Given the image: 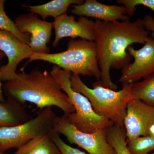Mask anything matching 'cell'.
I'll list each match as a JSON object with an SVG mask.
<instances>
[{
    "label": "cell",
    "mask_w": 154,
    "mask_h": 154,
    "mask_svg": "<svg viewBox=\"0 0 154 154\" xmlns=\"http://www.w3.org/2000/svg\"><path fill=\"white\" fill-rule=\"evenodd\" d=\"M144 26L146 30L151 33V35L154 38V19L151 15H146L143 19Z\"/></svg>",
    "instance_id": "603a6c76"
},
{
    "label": "cell",
    "mask_w": 154,
    "mask_h": 154,
    "mask_svg": "<svg viewBox=\"0 0 154 154\" xmlns=\"http://www.w3.org/2000/svg\"><path fill=\"white\" fill-rule=\"evenodd\" d=\"M51 137L58 148L61 154H87L79 149L75 148L65 143L61 138L60 134L53 131L50 134Z\"/></svg>",
    "instance_id": "7402d4cb"
},
{
    "label": "cell",
    "mask_w": 154,
    "mask_h": 154,
    "mask_svg": "<svg viewBox=\"0 0 154 154\" xmlns=\"http://www.w3.org/2000/svg\"><path fill=\"white\" fill-rule=\"evenodd\" d=\"M54 28L55 30V38L52 46H57L63 38L71 37L75 38L80 37L89 41H94V22L86 18L80 17L78 21L74 17L63 14L54 19Z\"/></svg>",
    "instance_id": "7c38bea8"
},
{
    "label": "cell",
    "mask_w": 154,
    "mask_h": 154,
    "mask_svg": "<svg viewBox=\"0 0 154 154\" xmlns=\"http://www.w3.org/2000/svg\"><path fill=\"white\" fill-rule=\"evenodd\" d=\"M3 59V57H0V102H4L6 101L4 96V92H3V85L2 83V80L1 78V62Z\"/></svg>",
    "instance_id": "cb8c5ba5"
},
{
    "label": "cell",
    "mask_w": 154,
    "mask_h": 154,
    "mask_svg": "<svg viewBox=\"0 0 154 154\" xmlns=\"http://www.w3.org/2000/svg\"><path fill=\"white\" fill-rule=\"evenodd\" d=\"M154 154V153H153V154Z\"/></svg>",
    "instance_id": "83f0119b"
},
{
    "label": "cell",
    "mask_w": 154,
    "mask_h": 154,
    "mask_svg": "<svg viewBox=\"0 0 154 154\" xmlns=\"http://www.w3.org/2000/svg\"><path fill=\"white\" fill-rule=\"evenodd\" d=\"M107 140L117 154H130L126 146V135L124 127L113 125L107 129Z\"/></svg>",
    "instance_id": "ac0fdd59"
},
{
    "label": "cell",
    "mask_w": 154,
    "mask_h": 154,
    "mask_svg": "<svg viewBox=\"0 0 154 154\" xmlns=\"http://www.w3.org/2000/svg\"><path fill=\"white\" fill-rule=\"evenodd\" d=\"M83 2L84 1L82 0H53L43 5H22L21 6L27 9L30 13L40 15L42 20L45 21L48 17H51L55 19L66 14L68 9L71 5H81Z\"/></svg>",
    "instance_id": "9a60e30c"
},
{
    "label": "cell",
    "mask_w": 154,
    "mask_h": 154,
    "mask_svg": "<svg viewBox=\"0 0 154 154\" xmlns=\"http://www.w3.org/2000/svg\"><path fill=\"white\" fill-rule=\"evenodd\" d=\"M5 54H4L2 52V51H0V57L4 58V57H5Z\"/></svg>",
    "instance_id": "d4e9b609"
},
{
    "label": "cell",
    "mask_w": 154,
    "mask_h": 154,
    "mask_svg": "<svg viewBox=\"0 0 154 154\" xmlns=\"http://www.w3.org/2000/svg\"><path fill=\"white\" fill-rule=\"evenodd\" d=\"M5 0H0V30H7L14 34L22 42L29 45L30 36L29 33H22L17 29L15 22L6 14L5 9Z\"/></svg>",
    "instance_id": "d6986e66"
},
{
    "label": "cell",
    "mask_w": 154,
    "mask_h": 154,
    "mask_svg": "<svg viewBox=\"0 0 154 154\" xmlns=\"http://www.w3.org/2000/svg\"><path fill=\"white\" fill-rule=\"evenodd\" d=\"M50 73L68 96L74 107V113L66 115L69 121L78 129L83 132L91 133L113 125L112 122L95 112L87 97L72 89L70 72L54 65Z\"/></svg>",
    "instance_id": "5b68a950"
},
{
    "label": "cell",
    "mask_w": 154,
    "mask_h": 154,
    "mask_svg": "<svg viewBox=\"0 0 154 154\" xmlns=\"http://www.w3.org/2000/svg\"><path fill=\"white\" fill-rule=\"evenodd\" d=\"M14 22L21 33L30 34L29 46L33 53H49L47 44L52 35L53 22L41 20L36 14L32 13L19 15L16 17Z\"/></svg>",
    "instance_id": "ba28073f"
},
{
    "label": "cell",
    "mask_w": 154,
    "mask_h": 154,
    "mask_svg": "<svg viewBox=\"0 0 154 154\" xmlns=\"http://www.w3.org/2000/svg\"><path fill=\"white\" fill-rule=\"evenodd\" d=\"M117 2L124 6L129 17L134 15L136 7L139 5L146 7L154 12V0H118Z\"/></svg>",
    "instance_id": "44dd1931"
},
{
    "label": "cell",
    "mask_w": 154,
    "mask_h": 154,
    "mask_svg": "<svg viewBox=\"0 0 154 154\" xmlns=\"http://www.w3.org/2000/svg\"><path fill=\"white\" fill-rule=\"evenodd\" d=\"M29 119L23 104L11 99L0 102V127L18 125Z\"/></svg>",
    "instance_id": "5bb4252c"
},
{
    "label": "cell",
    "mask_w": 154,
    "mask_h": 154,
    "mask_svg": "<svg viewBox=\"0 0 154 154\" xmlns=\"http://www.w3.org/2000/svg\"><path fill=\"white\" fill-rule=\"evenodd\" d=\"M0 154H3V153H0Z\"/></svg>",
    "instance_id": "4316f807"
},
{
    "label": "cell",
    "mask_w": 154,
    "mask_h": 154,
    "mask_svg": "<svg viewBox=\"0 0 154 154\" xmlns=\"http://www.w3.org/2000/svg\"><path fill=\"white\" fill-rule=\"evenodd\" d=\"M36 60L53 64L72 75L94 77L98 81L101 78L97 47L94 41L72 38L68 42L66 50L47 54L33 53L25 65Z\"/></svg>",
    "instance_id": "277c9868"
},
{
    "label": "cell",
    "mask_w": 154,
    "mask_h": 154,
    "mask_svg": "<svg viewBox=\"0 0 154 154\" xmlns=\"http://www.w3.org/2000/svg\"><path fill=\"white\" fill-rule=\"evenodd\" d=\"M3 90L8 99L23 105L30 102L41 109L55 106L67 115L75 111L68 96L46 70L42 71L36 68L29 72L21 70L15 79L5 82Z\"/></svg>",
    "instance_id": "7a4b0ae2"
},
{
    "label": "cell",
    "mask_w": 154,
    "mask_h": 154,
    "mask_svg": "<svg viewBox=\"0 0 154 154\" xmlns=\"http://www.w3.org/2000/svg\"><path fill=\"white\" fill-rule=\"evenodd\" d=\"M56 117L51 107H46L22 124L0 127V152L18 149L34 138L50 134Z\"/></svg>",
    "instance_id": "8992f818"
},
{
    "label": "cell",
    "mask_w": 154,
    "mask_h": 154,
    "mask_svg": "<svg viewBox=\"0 0 154 154\" xmlns=\"http://www.w3.org/2000/svg\"><path fill=\"white\" fill-rule=\"evenodd\" d=\"M132 91L135 98L154 107V74L142 82L133 83Z\"/></svg>",
    "instance_id": "e0dca14e"
},
{
    "label": "cell",
    "mask_w": 154,
    "mask_h": 154,
    "mask_svg": "<svg viewBox=\"0 0 154 154\" xmlns=\"http://www.w3.org/2000/svg\"><path fill=\"white\" fill-rule=\"evenodd\" d=\"M72 14L80 17H92L105 22L129 20L123 6L107 5L96 0H86L81 5H73Z\"/></svg>",
    "instance_id": "4fadbf2b"
},
{
    "label": "cell",
    "mask_w": 154,
    "mask_h": 154,
    "mask_svg": "<svg viewBox=\"0 0 154 154\" xmlns=\"http://www.w3.org/2000/svg\"><path fill=\"white\" fill-rule=\"evenodd\" d=\"M154 125V107L134 98L127 105L124 127L126 140L138 137L149 136L151 128Z\"/></svg>",
    "instance_id": "8fae6325"
},
{
    "label": "cell",
    "mask_w": 154,
    "mask_h": 154,
    "mask_svg": "<svg viewBox=\"0 0 154 154\" xmlns=\"http://www.w3.org/2000/svg\"><path fill=\"white\" fill-rule=\"evenodd\" d=\"M127 51L134 58V61L122 69L119 80L122 85L135 83L154 74L153 38L149 37L143 47L139 49L129 46Z\"/></svg>",
    "instance_id": "9c48e42d"
},
{
    "label": "cell",
    "mask_w": 154,
    "mask_h": 154,
    "mask_svg": "<svg viewBox=\"0 0 154 154\" xmlns=\"http://www.w3.org/2000/svg\"><path fill=\"white\" fill-rule=\"evenodd\" d=\"M0 153H2L1 152H0Z\"/></svg>",
    "instance_id": "484cf974"
},
{
    "label": "cell",
    "mask_w": 154,
    "mask_h": 154,
    "mask_svg": "<svg viewBox=\"0 0 154 154\" xmlns=\"http://www.w3.org/2000/svg\"><path fill=\"white\" fill-rule=\"evenodd\" d=\"M126 146L130 154H148L154 150V136L138 137L126 140Z\"/></svg>",
    "instance_id": "ffe728a7"
},
{
    "label": "cell",
    "mask_w": 154,
    "mask_h": 154,
    "mask_svg": "<svg viewBox=\"0 0 154 154\" xmlns=\"http://www.w3.org/2000/svg\"><path fill=\"white\" fill-rule=\"evenodd\" d=\"M107 128L91 133L83 132L72 124L67 115L64 114L56 117L53 131L63 135L70 143L77 145L90 154H117L107 141Z\"/></svg>",
    "instance_id": "52a82bcc"
},
{
    "label": "cell",
    "mask_w": 154,
    "mask_h": 154,
    "mask_svg": "<svg viewBox=\"0 0 154 154\" xmlns=\"http://www.w3.org/2000/svg\"><path fill=\"white\" fill-rule=\"evenodd\" d=\"M149 34L140 18L134 22L130 19L114 22L95 20L94 42L97 47L101 78L94 83L116 91L117 86L110 77V69H123L129 63L132 57L127 51L128 48L134 43L144 44Z\"/></svg>",
    "instance_id": "6da1fadb"
},
{
    "label": "cell",
    "mask_w": 154,
    "mask_h": 154,
    "mask_svg": "<svg viewBox=\"0 0 154 154\" xmlns=\"http://www.w3.org/2000/svg\"><path fill=\"white\" fill-rule=\"evenodd\" d=\"M72 89L87 97L95 112L98 115L112 122L113 125L124 126L128 103L134 99L133 83L122 85L120 91L105 88L94 83L93 88L86 85L79 76L72 74L70 78Z\"/></svg>",
    "instance_id": "3957f363"
},
{
    "label": "cell",
    "mask_w": 154,
    "mask_h": 154,
    "mask_svg": "<svg viewBox=\"0 0 154 154\" xmlns=\"http://www.w3.org/2000/svg\"><path fill=\"white\" fill-rule=\"evenodd\" d=\"M50 134L32 139L17 149L13 154H61Z\"/></svg>",
    "instance_id": "2e32d148"
},
{
    "label": "cell",
    "mask_w": 154,
    "mask_h": 154,
    "mask_svg": "<svg viewBox=\"0 0 154 154\" xmlns=\"http://www.w3.org/2000/svg\"><path fill=\"white\" fill-rule=\"evenodd\" d=\"M0 51L8 58L6 65L1 67L2 82L14 79L17 76V67L22 60L30 58L33 52L25 44L8 31L0 30Z\"/></svg>",
    "instance_id": "30bf717a"
}]
</instances>
